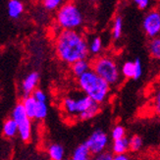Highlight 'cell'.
Here are the masks:
<instances>
[{"instance_id":"1","label":"cell","mask_w":160,"mask_h":160,"mask_svg":"<svg viewBox=\"0 0 160 160\" xmlns=\"http://www.w3.org/2000/svg\"><path fill=\"white\" fill-rule=\"evenodd\" d=\"M58 58L68 65L88 56V43L86 38L77 31H61L55 41Z\"/></svg>"},{"instance_id":"2","label":"cell","mask_w":160,"mask_h":160,"mask_svg":"<svg viewBox=\"0 0 160 160\" xmlns=\"http://www.w3.org/2000/svg\"><path fill=\"white\" fill-rule=\"evenodd\" d=\"M62 107L67 115L82 121L92 119L100 112V104L83 93L78 96L65 97L62 102Z\"/></svg>"},{"instance_id":"3","label":"cell","mask_w":160,"mask_h":160,"mask_svg":"<svg viewBox=\"0 0 160 160\" xmlns=\"http://www.w3.org/2000/svg\"><path fill=\"white\" fill-rule=\"evenodd\" d=\"M77 81L82 92L96 103H104L108 98L111 87L105 81L98 77L92 69L82 74Z\"/></svg>"},{"instance_id":"4","label":"cell","mask_w":160,"mask_h":160,"mask_svg":"<svg viewBox=\"0 0 160 160\" xmlns=\"http://www.w3.org/2000/svg\"><path fill=\"white\" fill-rule=\"evenodd\" d=\"M90 68L110 87L116 86L120 82L121 74L113 58L109 56H99L90 63Z\"/></svg>"},{"instance_id":"5","label":"cell","mask_w":160,"mask_h":160,"mask_svg":"<svg viewBox=\"0 0 160 160\" xmlns=\"http://www.w3.org/2000/svg\"><path fill=\"white\" fill-rule=\"evenodd\" d=\"M56 21L62 31H76L83 23V16L76 3L67 2L57 11Z\"/></svg>"},{"instance_id":"6","label":"cell","mask_w":160,"mask_h":160,"mask_svg":"<svg viewBox=\"0 0 160 160\" xmlns=\"http://www.w3.org/2000/svg\"><path fill=\"white\" fill-rule=\"evenodd\" d=\"M11 118L18 126V136L24 142H31L32 138V123L27 116L22 103H17L12 111Z\"/></svg>"},{"instance_id":"7","label":"cell","mask_w":160,"mask_h":160,"mask_svg":"<svg viewBox=\"0 0 160 160\" xmlns=\"http://www.w3.org/2000/svg\"><path fill=\"white\" fill-rule=\"evenodd\" d=\"M109 143V137L104 131L97 129L94 132H92V134L90 135L88 140L83 142V144L86 145L88 151L90 152V154L96 155L106 150V148L108 147Z\"/></svg>"},{"instance_id":"8","label":"cell","mask_w":160,"mask_h":160,"mask_svg":"<svg viewBox=\"0 0 160 160\" xmlns=\"http://www.w3.org/2000/svg\"><path fill=\"white\" fill-rule=\"evenodd\" d=\"M142 29L149 38H154L160 32V13L158 10H151L144 16Z\"/></svg>"},{"instance_id":"9","label":"cell","mask_w":160,"mask_h":160,"mask_svg":"<svg viewBox=\"0 0 160 160\" xmlns=\"http://www.w3.org/2000/svg\"><path fill=\"white\" fill-rule=\"evenodd\" d=\"M39 79H40L39 74L36 71L29 73L23 79L22 82H21V90H22L24 97L32 95V93L34 92V89L38 88Z\"/></svg>"},{"instance_id":"10","label":"cell","mask_w":160,"mask_h":160,"mask_svg":"<svg viewBox=\"0 0 160 160\" xmlns=\"http://www.w3.org/2000/svg\"><path fill=\"white\" fill-rule=\"evenodd\" d=\"M65 153V148L61 143L53 142L47 148V154L50 160H64Z\"/></svg>"},{"instance_id":"11","label":"cell","mask_w":160,"mask_h":160,"mask_svg":"<svg viewBox=\"0 0 160 160\" xmlns=\"http://www.w3.org/2000/svg\"><path fill=\"white\" fill-rule=\"evenodd\" d=\"M7 12L12 19H18L24 12V4L20 0H9L7 4Z\"/></svg>"},{"instance_id":"12","label":"cell","mask_w":160,"mask_h":160,"mask_svg":"<svg viewBox=\"0 0 160 160\" xmlns=\"http://www.w3.org/2000/svg\"><path fill=\"white\" fill-rule=\"evenodd\" d=\"M21 103H22L27 116L29 117L31 120H34V115H36L37 104H38L36 99H34L32 95L25 96Z\"/></svg>"},{"instance_id":"13","label":"cell","mask_w":160,"mask_h":160,"mask_svg":"<svg viewBox=\"0 0 160 160\" xmlns=\"http://www.w3.org/2000/svg\"><path fill=\"white\" fill-rule=\"evenodd\" d=\"M2 134L6 138H14L18 136V126L12 118H8L3 123Z\"/></svg>"},{"instance_id":"14","label":"cell","mask_w":160,"mask_h":160,"mask_svg":"<svg viewBox=\"0 0 160 160\" xmlns=\"http://www.w3.org/2000/svg\"><path fill=\"white\" fill-rule=\"evenodd\" d=\"M90 69H92L90 68V62L87 59L77 61L71 65V71L77 79L81 77L82 74H85L86 72L90 70Z\"/></svg>"},{"instance_id":"15","label":"cell","mask_w":160,"mask_h":160,"mask_svg":"<svg viewBox=\"0 0 160 160\" xmlns=\"http://www.w3.org/2000/svg\"><path fill=\"white\" fill-rule=\"evenodd\" d=\"M130 150L129 148V138L124 137L120 140L113 141L112 153L114 154H125Z\"/></svg>"},{"instance_id":"16","label":"cell","mask_w":160,"mask_h":160,"mask_svg":"<svg viewBox=\"0 0 160 160\" xmlns=\"http://www.w3.org/2000/svg\"><path fill=\"white\" fill-rule=\"evenodd\" d=\"M71 160H92V154L87 148V147L83 143L78 145L75 148Z\"/></svg>"},{"instance_id":"17","label":"cell","mask_w":160,"mask_h":160,"mask_svg":"<svg viewBox=\"0 0 160 160\" xmlns=\"http://www.w3.org/2000/svg\"><path fill=\"white\" fill-rule=\"evenodd\" d=\"M148 51L151 57L154 59H159L160 58V38H154L149 40L148 43Z\"/></svg>"},{"instance_id":"18","label":"cell","mask_w":160,"mask_h":160,"mask_svg":"<svg viewBox=\"0 0 160 160\" xmlns=\"http://www.w3.org/2000/svg\"><path fill=\"white\" fill-rule=\"evenodd\" d=\"M123 32V19L121 16H117L115 18L113 28H112V37L115 40L120 39Z\"/></svg>"},{"instance_id":"19","label":"cell","mask_w":160,"mask_h":160,"mask_svg":"<svg viewBox=\"0 0 160 160\" xmlns=\"http://www.w3.org/2000/svg\"><path fill=\"white\" fill-rule=\"evenodd\" d=\"M143 145V140L141 136L134 135L129 138V148L132 151H140Z\"/></svg>"},{"instance_id":"20","label":"cell","mask_w":160,"mask_h":160,"mask_svg":"<svg viewBox=\"0 0 160 160\" xmlns=\"http://www.w3.org/2000/svg\"><path fill=\"white\" fill-rule=\"evenodd\" d=\"M38 102V101H37ZM48 114V106L46 102H38L34 120H44Z\"/></svg>"},{"instance_id":"21","label":"cell","mask_w":160,"mask_h":160,"mask_svg":"<svg viewBox=\"0 0 160 160\" xmlns=\"http://www.w3.org/2000/svg\"><path fill=\"white\" fill-rule=\"evenodd\" d=\"M121 73L126 79H134V75H135L134 61L125 62V63L123 64V66H122Z\"/></svg>"},{"instance_id":"22","label":"cell","mask_w":160,"mask_h":160,"mask_svg":"<svg viewBox=\"0 0 160 160\" xmlns=\"http://www.w3.org/2000/svg\"><path fill=\"white\" fill-rule=\"evenodd\" d=\"M102 49V40L99 37H95L92 39L90 43L88 44V52L92 55H97L100 53Z\"/></svg>"},{"instance_id":"23","label":"cell","mask_w":160,"mask_h":160,"mask_svg":"<svg viewBox=\"0 0 160 160\" xmlns=\"http://www.w3.org/2000/svg\"><path fill=\"white\" fill-rule=\"evenodd\" d=\"M126 137V129H125L124 126L118 124L112 129V132H111V138H112L113 141L116 140H120V138Z\"/></svg>"},{"instance_id":"24","label":"cell","mask_w":160,"mask_h":160,"mask_svg":"<svg viewBox=\"0 0 160 160\" xmlns=\"http://www.w3.org/2000/svg\"><path fill=\"white\" fill-rule=\"evenodd\" d=\"M64 0H42L44 8L48 11H54L59 9L63 5Z\"/></svg>"},{"instance_id":"25","label":"cell","mask_w":160,"mask_h":160,"mask_svg":"<svg viewBox=\"0 0 160 160\" xmlns=\"http://www.w3.org/2000/svg\"><path fill=\"white\" fill-rule=\"evenodd\" d=\"M32 96L38 102H46L47 101V94L45 93V92H43V90L40 88L34 89V92L32 93Z\"/></svg>"},{"instance_id":"26","label":"cell","mask_w":160,"mask_h":160,"mask_svg":"<svg viewBox=\"0 0 160 160\" xmlns=\"http://www.w3.org/2000/svg\"><path fill=\"white\" fill-rule=\"evenodd\" d=\"M135 65V75H134V80H138L142 76V64L140 58H137L134 61Z\"/></svg>"},{"instance_id":"27","label":"cell","mask_w":160,"mask_h":160,"mask_svg":"<svg viewBox=\"0 0 160 160\" xmlns=\"http://www.w3.org/2000/svg\"><path fill=\"white\" fill-rule=\"evenodd\" d=\"M112 159H113L112 152L105 150L103 152H100V153H98V154H96L92 160H112Z\"/></svg>"},{"instance_id":"28","label":"cell","mask_w":160,"mask_h":160,"mask_svg":"<svg viewBox=\"0 0 160 160\" xmlns=\"http://www.w3.org/2000/svg\"><path fill=\"white\" fill-rule=\"evenodd\" d=\"M133 1L138 5V9L141 10L147 9L149 5V0H133Z\"/></svg>"},{"instance_id":"29","label":"cell","mask_w":160,"mask_h":160,"mask_svg":"<svg viewBox=\"0 0 160 160\" xmlns=\"http://www.w3.org/2000/svg\"><path fill=\"white\" fill-rule=\"evenodd\" d=\"M154 106H155V111L157 113L160 112V92L159 90L156 92L154 96Z\"/></svg>"},{"instance_id":"30","label":"cell","mask_w":160,"mask_h":160,"mask_svg":"<svg viewBox=\"0 0 160 160\" xmlns=\"http://www.w3.org/2000/svg\"><path fill=\"white\" fill-rule=\"evenodd\" d=\"M112 160H131V158L127 153H125V154H113Z\"/></svg>"},{"instance_id":"31","label":"cell","mask_w":160,"mask_h":160,"mask_svg":"<svg viewBox=\"0 0 160 160\" xmlns=\"http://www.w3.org/2000/svg\"><path fill=\"white\" fill-rule=\"evenodd\" d=\"M77 1H79V0H70V2H73V3L77 2Z\"/></svg>"},{"instance_id":"32","label":"cell","mask_w":160,"mask_h":160,"mask_svg":"<svg viewBox=\"0 0 160 160\" xmlns=\"http://www.w3.org/2000/svg\"><path fill=\"white\" fill-rule=\"evenodd\" d=\"M90 1H92V2H95V1H96V0H90Z\"/></svg>"}]
</instances>
